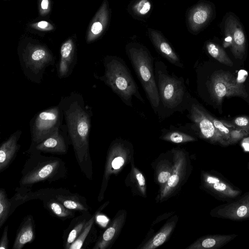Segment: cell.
Instances as JSON below:
<instances>
[{"label":"cell","mask_w":249,"mask_h":249,"mask_svg":"<svg viewBox=\"0 0 249 249\" xmlns=\"http://www.w3.org/2000/svg\"><path fill=\"white\" fill-rule=\"evenodd\" d=\"M206 47L209 54L218 62L230 67L233 66L232 61L220 46L209 42L207 43Z\"/></svg>","instance_id":"25"},{"label":"cell","mask_w":249,"mask_h":249,"mask_svg":"<svg viewBox=\"0 0 249 249\" xmlns=\"http://www.w3.org/2000/svg\"><path fill=\"white\" fill-rule=\"evenodd\" d=\"M71 193L67 189L64 188H45L35 192L31 191L26 192H18L11 199L12 208L10 215L14 212L16 208L19 205L33 199L43 200L48 198L55 197L57 195L66 194Z\"/></svg>","instance_id":"15"},{"label":"cell","mask_w":249,"mask_h":249,"mask_svg":"<svg viewBox=\"0 0 249 249\" xmlns=\"http://www.w3.org/2000/svg\"><path fill=\"white\" fill-rule=\"evenodd\" d=\"M124 160L121 157H117L114 158L111 162V166L114 169H118L124 164Z\"/></svg>","instance_id":"35"},{"label":"cell","mask_w":249,"mask_h":249,"mask_svg":"<svg viewBox=\"0 0 249 249\" xmlns=\"http://www.w3.org/2000/svg\"><path fill=\"white\" fill-rule=\"evenodd\" d=\"M213 14L211 5L200 2L194 5L187 15L188 30L193 34L199 32L210 20Z\"/></svg>","instance_id":"13"},{"label":"cell","mask_w":249,"mask_h":249,"mask_svg":"<svg viewBox=\"0 0 249 249\" xmlns=\"http://www.w3.org/2000/svg\"><path fill=\"white\" fill-rule=\"evenodd\" d=\"M207 186L216 197L224 200H234L241 196L242 191L227 182L218 175H207Z\"/></svg>","instance_id":"14"},{"label":"cell","mask_w":249,"mask_h":249,"mask_svg":"<svg viewBox=\"0 0 249 249\" xmlns=\"http://www.w3.org/2000/svg\"><path fill=\"white\" fill-rule=\"evenodd\" d=\"M170 173L168 172H161L159 175L158 180L160 183H164L168 180L170 177Z\"/></svg>","instance_id":"36"},{"label":"cell","mask_w":249,"mask_h":249,"mask_svg":"<svg viewBox=\"0 0 249 249\" xmlns=\"http://www.w3.org/2000/svg\"><path fill=\"white\" fill-rule=\"evenodd\" d=\"M55 198L60 201L65 207L74 211L81 213L89 212L90 207L87 203V199L77 193L61 194Z\"/></svg>","instance_id":"21"},{"label":"cell","mask_w":249,"mask_h":249,"mask_svg":"<svg viewBox=\"0 0 249 249\" xmlns=\"http://www.w3.org/2000/svg\"><path fill=\"white\" fill-rule=\"evenodd\" d=\"M70 140L66 125H62L51 136L41 142L31 146L44 153L65 154L67 153Z\"/></svg>","instance_id":"12"},{"label":"cell","mask_w":249,"mask_h":249,"mask_svg":"<svg viewBox=\"0 0 249 249\" xmlns=\"http://www.w3.org/2000/svg\"><path fill=\"white\" fill-rule=\"evenodd\" d=\"M41 152L30 145L28 150L29 157L21 170L19 188L17 189V192H28L37 183L52 182L67 177V168L62 159L44 156Z\"/></svg>","instance_id":"2"},{"label":"cell","mask_w":249,"mask_h":249,"mask_svg":"<svg viewBox=\"0 0 249 249\" xmlns=\"http://www.w3.org/2000/svg\"><path fill=\"white\" fill-rule=\"evenodd\" d=\"M249 133L245 130L239 128L231 129V131L229 144H231L236 142L238 141L243 138Z\"/></svg>","instance_id":"30"},{"label":"cell","mask_w":249,"mask_h":249,"mask_svg":"<svg viewBox=\"0 0 249 249\" xmlns=\"http://www.w3.org/2000/svg\"><path fill=\"white\" fill-rule=\"evenodd\" d=\"M207 115L213 122L215 128L219 133L223 136L224 139L228 142L229 145L231 131V129L229 128L224 123L214 118L207 112Z\"/></svg>","instance_id":"28"},{"label":"cell","mask_w":249,"mask_h":249,"mask_svg":"<svg viewBox=\"0 0 249 249\" xmlns=\"http://www.w3.org/2000/svg\"><path fill=\"white\" fill-rule=\"evenodd\" d=\"M19 63L24 75L31 81L39 84L46 69L54 64L51 55L43 48L29 50L19 57Z\"/></svg>","instance_id":"7"},{"label":"cell","mask_w":249,"mask_h":249,"mask_svg":"<svg viewBox=\"0 0 249 249\" xmlns=\"http://www.w3.org/2000/svg\"><path fill=\"white\" fill-rule=\"evenodd\" d=\"M209 89L212 97L217 104H221L225 97L246 98L248 96L244 85L238 82L231 73L222 70L212 74Z\"/></svg>","instance_id":"6"},{"label":"cell","mask_w":249,"mask_h":249,"mask_svg":"<svg viewBox=\"0 0 249 249\" xmlns=\"http://www.w3.org/2000/svg\"><path fill=\"white\" fill-rule=\"evenodd\" d=\"M103 29V26L101 22L96 21L93 23L91 26V31L94 35L99 34Z\"/></svg>","instance_id":"34"},{"label":"cell","mask_w":249,"mask_h":249,"mask_svg":"<svg viewBox=\"0 0 249 249\" xmlns=\"http://www.w3.org/2000/svg\"><path fill=\"white\" fill-rule=\"evenodd\" d=\"M233 123L239 128L246 130L249 134V117L239 116L234 119Z\"/></svg>","instance_id":"31"},{"label":"cell","mask_w":249,"mask_h":249,"mask_svg":"<svg viewBox=\"0 0 249 249\" xmlns=\"http://www.w3.org/2000/svg\"><path fill=\"white\" fill-rule=\"evenodd\" d=\"M60 106L70 144L72 145L81 172L89 179L93 175L89 150L91 110L79 93L72 92L61 98Z\"/></svg>","instance_id":"1"},{"label":"cell","mask_w":249,"mask_h":249,"mask_svg":"<svg viewBox=\"0 0 249 249\" xmlns=\"http://www.w3.org/2000/svg\"><path fill=\"white\" fill-rule=\"evenodd\" d=\"M237 236L236 234H216L204 238L200 246L204 249H219Z\"/></svg>","instance_id":"24"},{"label":"cell","mask_w":249,"mask_h":249,"mask_svg":"<svg viewBox=\"0 0 249 249\" xmlns=\"http://www.w3.org/2000/svg\"><path fill=\"white\" fill-rule=\"evenodd\" d=\"M22 131L18 130L1 144L0 147V172L6 169L16 157L20 145L18 141Z\"/></svg>","instance_id":"16"},{"label":"cell","mask_w":249,"mask_h":249,"mask_svg":"<svg viewBox=\"0 0 249 249\" xmlns=\"http://www.w3.org/2000/svg\"><path fill=\"white\" fill-rule=\"evenodd\" d=\"M42 201L44 207L53 216L62 220L74 217L76 212L65 207L55 197L46 198Z\"/></svg>","instance_id":"22"},{"label":"cell","mask_w":249,"mask_h":249,"mask_svg":"<svg viewBox=\"0 0 249 249\" xmlns=\"http://www.w3.org/2000/svg\"><path fill=\"white\" fill-rule=\"evenodd\" d=\"M136 178H137V179L138 181L139 184L141 186L144 185L145 179H144V178L143 177V175L142 174L139 173V174H137Z\"/></svg>","instance_id":"38"},{"label":"cell","mask_w":249,"mask_h":249,"mask_svg":"<svg viewBox=\"0 0 249 249\" xmlns=\"http://www.w3.org/2000/svg\"><path fill=\"white\" fill-rule=\"evenodd\" d=\"M72 42L69 40L65 42L60 49V59L57 67V75L60 78L69 77L76 64Z\"/></svg>","instance_id":"18"},{"label":"cell","mask_w":249,"mask_h":249,"mask_svg":"<svg viewBox=\"0 0 249 249\" xmlns=\"http://www.w3.org/2000/svg\"><path fill=\"white\" fill-rule=\"evenodd\" d=\"M148 30L151 40L158 52L172 64L183 67L178 55L163 36L154 29L149 28Z\"/></svg>","instance_id":"17"},{"label":"cell","mask_w":249,"mask_h":249,"mask_svg":"<svg viewBox=\"0 0 249 249\" xmlns=\"http://www.w3.org/2000/svg\"><path fill=\"white\" fill-rule=\"evenodd\" d=\"M63 119L59 104L36 114L30 122L31 144L39 143L51 136L62 125Z\"/></svg>","instance_id":"5"},{"label":"cell","mask_w":249,"mask_h":249,"mask_svg":"<svg viewBox=\"0 0 249 249\" xmlns=\"http://www.w3.org/2000/svg\"><path fill=\"white\" fill-rule=\"evenodd\" d=\"M151 8L149 0H138L133 5L132 11L135 15L142 17L147 15Z\"/></svg>","instance_id":"27"},{"label":"cell","mask_w":249,"mask_h":249,"mask_svg":"<svg viewBox=\"0 0 249 249\" xmlns=\"http://www.w3.org/2000/svg\"><path fill=\"white\" fill-rule=\"evenodd\" d=\"M190 118L198 128L202 136L212 142L228 146V142L215 128L207 111L197 104L192 105Z\"/></svg>","instance_id":"9"},{"label":"cell","mask_w":249,"mask_h":249,"mask_svg":"<svg viewBox=\"0 0 249 249\" xmlns=\"http://www.w3.org/2000/svg\"><path fill=\"white\" fill-rule=\"evenodd\" d=\"M91 216L90 213L88 212L81 213L72 218L63 233V247L65 249H69L71 245L77 239Z\"/></svg>","instance_id":"20"},{"label":"cell","mask_w":249,"mask_h":249,"mask_svg":"<svg viewBox=\"0 0 249 249\" xmlns=\"http://www.w3.org/2000/svg\"><path fill=\"white\" fill-rule=\"evenodd\" d=\"M179 181V177L177 175H173L169 178L168 180V185L170 187L176 186Z\"/></svg>","instance_id":"37"},{"label":"cell","mask_w":249,"mask_h":249,"mask_svg":"<svg viewBox=\"0 0 249 249\" xmlns=\"http://www.w3.org/2000/svg\"><path fill=\"white\" fill-rule=\"evenodd\" d=\"M127 52L151 105L156 110L160 98L154 77L151 56L145 47L139 44H130Z\"/></svg>","instance_id":"3"},{"label":"cell","mask_w":249,"mask_h":249,"mask_svg":"<svg viewBox=\"0 0 249 249\" xmlns=\"http://www.w3.org/2000/svg\"><path fill=\"white\" fill-rule=\"evenodd\" d=\"M95 215H92L86 223L84 229L77 239L71 245L69 249H81L86 248V245L91 243V238L88 237L91 234L93 228Z\"/></svg>","instance_id":"23"},{"label":"cell","mask_w":249,"mask_h":249,"mask_svg":"<svg viewBox=\"0 0 249 249\" xmlns=\"http://www.w3.org/2000/svg\"><path fill=\"white\" fill-rule=\"evenodd\" d=\"M217 217L235 221L249 219V192L214 210Z\"/></svg>","instance_id":"11"},{"label":"cell","mask_w":249,"mask_h":249,"mask_svg":"<svg viewBox=\"0 0 249 249\" xmlns=\"http://www.w3.org/2000/svg\"><path fill=\"white\" fill-rule=\"evenodd\" d=\"M104 74L100 77L106 85L126 105L131 106L133 95L141 100L137 85L124 63L118 58H112L104 63Z\"/></svg>","instance_id":"4"},{"label":"cell","mask_w":249,"mask_h":249,"mask_svg":"<svg viewBox=\"0 0 249 249\" xmlns=\"http://www.w3.org/2000/svg\"><path fill=\"white\" fill-rule=\"evenodd\" d=\"M164 138L177 143L194 140V138L192 136L178 131L170 132L164 136Z\"/></svg>","instance_id":"29"},{"label":"cell","mask_w":249,"mask_h":249,"mask_svg":"<svg viewBox=\"0 0 249 249\" xmlns=\"http://www.w3.org/2000/svg\"><path fill=\"white\" fill-rule=\"evenodd\" d=\"M166 239V235L163 233H160L156 235L154 238L153 243L155 246H159L161 245Z\"/></svg>","instance_id":"33"},{"label":"cell","mask_w":249,"mask_h":249,"mask_svg":"<svg viewBox=\"0 0 249 249\" xmlns=\"http://www.w3.org/2000/svg\"><path fill=\"white\" fill-rule=\"evenodd\" d=\"M50 25L49 23L45 21H41L37 24V26L41 29H47Z\"/></svg>","instance_id":"39"},{"label":"cell","mask_w":249,"mask_h":249,"mask_svg":"<svg viewBox=\"0 0 249 249\" xmlns=\"http://www.w3.org/2000/svg\"><path fill=\"white\" fill-rule=\"evenodd\" d=\"M8 226H5L0 240V249H7L9 247Z\"/></svg>","instance_id":"32"},{"label":"cell","mask_w":249,"mask_h":249,"mask_svg":"<svg viewBox=\"0 0 249 249\" xmlns=\"http://www.w3.org/2000/svg\"><path fill=\"white\" fill-rule=\"evenodd\" d=\"M12 208L11 199L7 197L5 190L0 189V228H1L10 215Z\"/></svg>","instance_id":"26"},{"label":"cell","mask_w":249,"mask_h":249,"mask_svg":"<svg viewBox=\"0 0 249 249\" xmlns=\"http://www.w3.org/2000/svg\"><path fill=\"white\" fill-rule=\"evenodd\" d=\"M158 87L160 98L165 107L173 108L181 103L185 93L181 80L167 73H159Z\"/></svg>","instance_id":"8"},{"label":"cell","mask_w":249,"mask_h":249,"mask_svg":"<svg viewBox=\"0 0 249 249\" xmlns=\"http://www.w3.org/2000/svg\"><path fill=\"white\" fill-rule=\"evenodd\" d=\"M224 46L231 47L236 58H243L246 51V38L239 21L233 16H229L225 21Z\"/></svg>","instance_id":"10"},{"label":"cell","mask_w":249,"mask_h":249,"mask_svg":"<svg viewBox=\"0 0 249 249\" xmlns=\"http://www.w3.org/2000/svg\"><path fill=\"white\" fill-rule=\"evenodd\" d=\"M248 167H249V165H248Z\"/></svg>","instance_id":"41"},{"label":"cell","mask_w":249,"mask_h":249,"mask_svg":"<svg viewBox=\"0 0 249 249\" xmlns=\"http://www.w3.org/2000/svg\"><path fill=\"white\" fill-rule=\"evenodd\" d=\"M36 238L35 221L32 215L25 216L20 223L13 246V249H21Z\"/></svg>","instance_id":"19"},{"label":"cell","mask_w":249,"mask_h":249,"mask_svg":"<svg viewBox=\"0 0 249 249\" xmlns=\"http://www.w3.org/2000/svg\"><path fill=\"white\" fill-rule=\"evenodd\" d=\"M49 5L48 0H42L41 3L42 9H46L48 8Z\"/></svg>","instance_id":"40"}]
</instances>
